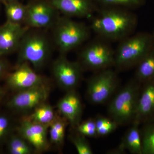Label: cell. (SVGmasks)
Here are the masks:
<instances>
[{"instance_id":"6da1fadb","label":"cell","mask_w":154,"mask_h":154,"mask_svg":"<svg viewBox=\"0 0 154 154\" xmlns=\"http://www.w3.org/2000/svg\"><path fill=\"white\" fill-rule=\"evenodd\" d=\"M137 20L132 13L122 9L107 8L99 11L91 22V29L107 41H121L131 35Z\"/></svg>"},{"instance_id":"7a4b0ae2","label":"cell","mask_w":154,"mask_h":154,"mask_svg":"<svg viewBox=\"0 0 154 154\" xmlns=\"http://www.w3.org/2000/svg\"><path fill=\"white\" fill-rule=\"evenodd\" d=\"M17 51V65L27 62L35 69H41L46 65L51 55V41L41 29L29 28L23 36Z\"/></svg>"},{"instance_id":"3957f363","label":"cell","mask_w":154,"mask_h":154,"mask_svg":"<svg viewBox=\"0 0 154 154\" xmlns=\"http://www.w3.org/2000/svg\"><path fill=\"white\" fill-rule=\"evenodd\" d=\"M120 41L114 55V66L119 69L137 65L153 48L152 36L147 33L129 36Z\"/></svg>"},{"instance_id":"277c9868","label":"cell","mask_w":154,"mask_h":154,"mask_svg":"<svg viewBox=\"0 0 154 154\" xmlns=\"http://www.w3.org/2000/svg\"><path fill=\"white\" fill-rule=\"evenodd\" d=\"M141 84L132 81L120 90L109 103L108 113L110 118L118 125H124L134 121Z\"/></svg>"},{"instance_id":"5b68a950","label":"cell","mask_w":154,"mask_h":154,"mask_svg":"<svg viewBox=\"0 0 154 154\" xmlns=\"http://www.w3.org/2000/svg\"><path fill=\"white\" fill-rule=\"evenodd\" d=\"M53 28L54 41L62 55L79 46L90 36L89 28L85 24L68 17H60Z\"/></svg>"},{"instance_id":"8992f818","label":"cell","mask_w":154,"mask_h":154,"mask_svg":"<svg viewBox=\"0 0 154 154\" xmlns=\"http://www.w3.org/2000/svg\"><path fill=\"white\" fill-rule=\"evenodd\" d=\"M107 41L100 37L83 48L79 56V63L82 68L100 71L114 66L115 51Z\"/></svg>"},{"instance_id":"52a82bcc","label":"cell","mask_w":154,"mask_h":154,"mask_svg":"<svg viewBox=\"0 0 154 154\" xmlns=\"http://www.w3.org/2000/svg\"><path fill=\"white\" fill-rule=\"evenodd\" d=\"M117 85L115 72L110 68L100 71L88 80L87 98L94 105L104 104L113 96Z\"/></svg>"},{"instance_id":"ba28073f","label":"cell","mask_w":154,"mask_h":154,"mask_svg":"<svg viewBox=\"0 0 154 154\" xmlns=\"http://www.w3.org/2000/svg\"><path fill=\"white\" fill-rule=\"evenodd\" d=\"M26 6L27 13L24 24L29 28H53L59 18L58 11L49 1L37 0Z\"/></svg>"},{"instance_id":"9c48e42d","label":"cell","mask_w":154,"mask_h":154,"mask_svg":"<svg viewBox=\"0 0 154 154\" xmlns=\"http://www.w3.org/2000/svg\"><path fill=\"white\" fill-rule=\"evenodd\" d=\"M82 71L79 63L71 61L62 54L52 64V73L56 82L66 92L75 90L82 79Z\"/></svg>"},{"instance_id":"30bf717a","label":"cell","mask_w":154,"mask_h":154,"mask_svg":"<svg viewBox=\"0 0 154 154\" xmlns=\"http://www.w3.org/2000/svg\"><path fill=\"white\" fill-rule=\"evenodd\" d=\"M49 91L45 84L18 91L9 100L7 106L16 111L33 110L46 101Z\"/></svg>"},{"instance_id":"8fae6325","label":"cell","mask_w":154,"mask_h":154,"mask_svg":"<svg viewBox=\"0 0 154 154\" xmlns=\"http://www.w3.org/2000/svg\"><path fill=\"white\" fill-rule=\"evenodd\" d=\"M46 82L44 77L38 74L27 62L17 65L16 69L7 75L6 78L7 86L17 92Z\"/></svg>"},{"instance_id":"7c38bea8","label":"cell","mask_w":154,"mask_h":154,"mask_svg":"<svg viewBox=\"0 0 154 154\" xmlns=\"http://www.w3.org/2000/svg\"><path fill=\"white\" fill-rule=\"evenodd\" d=\"M49 125L24 119L17 128V131L18 134L29 143L36 151L43 152L49 146L47 130Z\"/></svg>"},{"instance_id":"4fadbf2b","label":"cell","mask_w":154,"mask_h":154,"mask_svg":"<svg viewBox=\"0 0 154 154\" xmlns=\"http://www.w3.org/2000/svg\"><path fill=\"white\" fill-rule=\"evenodd\" d=\"M29 29L25 25L8 21L0 26V55L17 51L23 36Z\"/></svg>"},{"instance_id":"5bb4252c","label":"cell","mask_w":154,"mask_h":154,"mask_svg":"<svg viewBox=\"0 0 154 154\" xmlns=\"http://www.w3.org/2000/svg\"><path fill=\"white\" fill-rule=\"evenodd\" d=\"M59 111L71 126L76 128L79 124L82 114V105L75 90L66 92L57 104Z\"/></svg>"},{"instance_id":"9a60e30c","label":"cell","mask_w":154,"mask_h":154,"mask_svg":"<svg viewBox=\"0 0 154 154\" xmlns=\"http://www.w3.org/2000/svg\"><path fill=\"white\" fill-rule=\"evenodd\" d=\"M154 121V81L144 84L138 100L134 121L140 124Z\"/></svg>"},{"instance_id":"2e32d148","label":"cell","mask_w":154,"mask_h":154,"mask_svg":"<svg viewBox=\"0 0 154 154\" xmlns=\"http://www.w3.org/2000/svg\"><path fill=\"white\" fill-rule=\"evenodd\" d=\"M54 8L66 17L87 18L94 10L91 0H49Z\"/></svg>"},{"instance_id":"e0dca14e","label":"cell","mask_w":154,"mask_h":154,"mask_svg":"<svg viewBox=\"0 0 154 154\" xmlns=\"http://www.w3.org/2000/svg\"><path fill=\"white\" fill-rule=\"evenodd\" d=\"M139 123L133 121L126 134L118 149L123 151L126 149L134 154H143L141 133Z\"/></svg>"},{"instance_id":"ac0fdd59","label":"cell","mask_w":154,"mask_h":154,"mask_svg":"<svg viewBox=\"0 0 154 154\" xmlns=\"http://www.w3.org/2000/svg\"><path fill=\"white\" fill-rule=\"evenodd\" d=\"M136 79L140 84L154 81V48H152L137 65Z\"/></svg>"},{"instance_id":"d6986e66","label":"cell","mask_w":154,"mask_h":154,"mask_svg":"<svg viewBox=\"0 0 154 154\" xmlns=\"http://www.w3.org/2000/svg\"><path fill=\"white\" fill-rule=\"evenodd\" d=\"M33 110L29 116L24 119L39 124L50 125L55 118L56 116L52 106L45 102Z\"/></svg>"},{"instance_id":"ffe728a7","label":"cell","mask_w":154,"mask_h":154,"mask_svg":"<svg viewBox=\"0 0 154 154\" xmlns=\"http://www.w3.org/2000/svg\"><path fill=\"white\" fill-rule=\"evenodd\" d=\"M5 7L7 21L19 25L24 23L27 13V6L17 1L7 3Z\"/></svg>"},{"instance_id":"44dd1931","label":"cell","mask_w":154,"mask_h":154,"mask_svg":"<svg viewBox=\"0 0 154 154\" xmlns=\"http://www.w3.org/2000/svg\"><path fill=\"white\" fill-rule=\"evenodd\" d=\"M68 122L67 120L63 116L61 118L59 116H55L49 127L50 137L53 143L57 146H61L63 144L66 127Z\"/></svg>"},{"instance_id":"7402d4cb","label":"cell","mask_w":154,"mask_h":154,"mask_svg":"<svg viewBox=\"0 0 154 154\" xmlns=\"http://www.w3.org/2000/svg\"><path fill=\"white\" fill-rule=\"evenodd\" d=\"M7 149L11 154H31L32 146L20 135L11 134L7 140Z\"/></svg>"},{"instance_id":"603a6c76","label":"cell","mask_w":154,"mask_h":154,"mask_svg":"<svg viewBox=\"0 0 154 154\" xmlns=\"http://www.w3.org/2000/svg\"><path fill=\"white\" fill-rule=\"evenodd\" d=\"M144 125L141 131L143 154H154V121Z\"/></svg>"},{"instance_id":"cb8c5ba5","label":"cell","mask_w":154,"mask_h":154,"mask_svg":"<svg viewBox=\"0 0 154 154\" xmlns=\"http://www.w3.org/2000/svg\"><path fill=\"white\" fill-rule=\"evenodd\" d=\"M95 120L98 136L107 135L114 131L118 126L110 118L99 116Z\"/></svg>"},{"instance_id":"d4e9b609","label":"cell","mask_w":154,"mask_h":154,"mask_svg":"<svg viewBox=\"0 0 154 154\" xmlns=\"http://www.w3.org/2000/svg\"><path fill=\"white\" fill-rule=\"evenodd\" d=\"M85 137L79 133L76 135H71L69 139L76 149L78 154H93L91 146Z\"/></svg>"},{"instance_id":"484cf974","label":"cell","mask_w":154,"mask_h":154,"mask_svg":"<svg viewBox=\"0 0 154 154\" xmlns=\"http://www.w3.org/2000/svg\"><path fill=\"white\" fill-rule=\"evenodd\" d=\"M76 128L79 134L84 136L91 137L98 136L95 119H89L80 122Z\"/></svg>"},{"instance_id":"4316f807","label":"cell","mask_w":154,"mask_h":154,"mask_svg":"<svg viewBox=\"0 0 154 154\" xmlns=\"http://www.w3.org/2000/svg\"><path fill=\"white\" fill-rule=\"evenodd\" d=\"M12 124L11 119L8 116L0 115V144L7 140L11 135Z\"/></svg>"},{"instance_id":"83f0119b","label":"cell","mask_w":154,"mask_h":154,"mask_svg":"<svg viewBox=\"0 0 154 154\" xmlns=\"http://www.w3.org/2000/svg\"><path fill=\"white\" fill-rule=\"evenodd\" d=\"M110 6H119L126 7H137L140 6L143 0H91Z\"/></svg>"},{"instance_id":"f1b7e54d","label":"cell","mask_w":154,"mask_h":154,"mask_svg":"<svg viewBox=\"0 0 154 154\" xmlns=\"http://www.w3.org/2000/svg\"><path fill=\"white\" fill-rule=\"evenodd\" d=\"M9 69V66L5 60L0 58V79L7 74Z\"/></svg>"},{"instance_id":"f546056e","label":"cell","mask_w":154,"mask_h":154,"mask_svg":"<svg viewBox=\"0 0 154 154\" xmlns=\"http://www.w3.org/2000/svg\"><path fill=\"white\" fill-rule=\"evenodd\" d=\"M5 95V91H4L2 88H0V101L2 99Z\"/></svg>"},{"instance_id":"4dcf8cb0","label":"cell","mask_w":154,"mask_h":154,"mask_svg":"<svg viewBox=\"0 0 154 154\" xmlns=\"http://www.w3.org/2000/svg\"><path fill=\"white\" fill-rule=\"evenodd\" d=\"M17 1H18V0H4L5 5L7 3L12 2H16Z\"/></svg>"},{"instance_id":"1f68e13d","label":"cell","mask_w":154,"mask_h":154,"mask_svg":"<svg viewBox=\"0 0 154 154\" xmlns=\"http://www.w3.org/2000/svg\"><path fill=\"white\" fill-rule=\"evenodd\" d=\"M0 2H1V3H2L4 5H5V2H4V0H0Z\"/></svg>"},{"instance_id":"d6a6232c","label":"cell","mask_w":154,"mask_h":154,"mask_svg":"<svg viewBox=\"0 0 154 154\" xmlns=\"http://www.w3.org/2000/svg\"><path fill=\"white\" fill-rule=\"evenodd\" d=\"M152 37H153V40H154V32L153 35V36H152Z\"/></svg>"},{"instance_id":"836d02e7","label":"cell","mask_w":154,"mask_h":154,"mask_svg":"<svg viewBox=\"0 0 154 154\" xmlns=\"http://www.w3.org/2000/svg\"><path fill=\"white\" fill-rule=\"evenodd\" d=\"M2 57V56H1V55H0V57Z\"/></svg>"},{"instance_id":"e575fe53","label":"cell","mask_w":154,"mask_h":154,"mask_svg":"<svg viewBox=\"0 0 154 154\" xmlns=\"http://www.w3.org/2000/svg\"><path fill=\"white\" fill-rule=\"evenodd\" d=\"M0 3H1V2H0Z\"/></svg>"}]
</instances>
